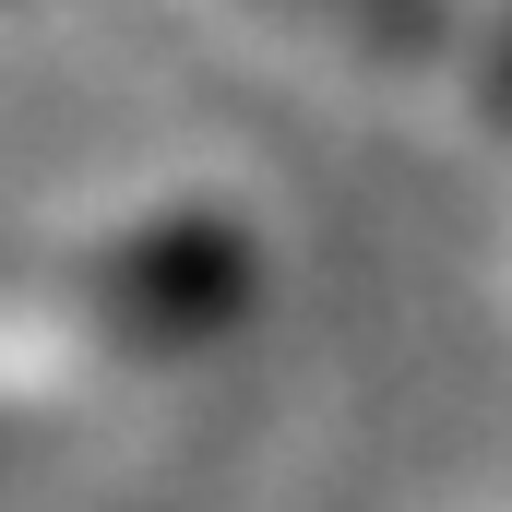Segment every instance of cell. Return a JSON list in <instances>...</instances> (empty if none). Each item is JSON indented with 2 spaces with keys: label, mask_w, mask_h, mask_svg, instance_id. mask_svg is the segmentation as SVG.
Instances as JSON below:
<instances>
[{
  "label": "cell",
  "mask_w": 512,
  "mask_h": 512,
  "mask_svg": "<svg viewBox=\"0 0 512 512\" xmlns=\"http://www.w3.org/2000/svg\"><path fill=\"white\" fill-rule=\"evenodd\" d=\"M489 96L512 108V0H501V60H489Z\"/></svg>",
  "instance_id": "2"
},
{
  "label": "cell",
  "mask_w": 512,
  "mask_h": 512,
  "mask_svg": "<svg viewBox=\"0 0 512 512\" xmlns=\"http://www.w3.org/2000/svg\"><path fill=\"white\" fill-rule=\"evenodd\" d=\"M322 12H346L370 48H393V60H417V48H441L453 36V0H322Z\"/></svg>",
  "instance_id": "1"
}]
</instances>
